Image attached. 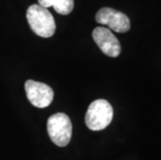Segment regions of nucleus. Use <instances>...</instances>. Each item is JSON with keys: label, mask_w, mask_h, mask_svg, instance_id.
Wrapping results in <instances>:
<instances>
[{"label": "nucleus", "mask_w": 161, "mask_h": 160, "mask_svg": "<svg viewBox=\"0 0 161 160\" xmlns=\"http://www.w3.org/2000/svg\"><path fill=\"white\" fill-rule=\"evenodd\" d=\"M28 24L33 32L42 37H51L55 32L56 25L49 9L40 4L30 5L26 13Z\"/></svg>", "instance_id": "nucleus-1"}, {"label": "nucleus", "mask_w": 161, "mask_h": 160, "mask_svg": "<svg viewBox=\"0 0 161 160\" xmlns=\"http://www.w3.org/2000/svg\"><path fill=\"white\" fill-rule=\"evenodd\" d=\"M114 109L108 101L98 99L88 106L85 114V124L92 131H100L111 123Z\"/></svg>", "instance_id": "nucleus-2"}, {"label": "nucleus", "mask_w": 161, "mask_h": 160, "mask_svg": "<svg viewBox=\"0 0 161 160\" xmlns=\"http://www.w3.org/2000/svg\"><path fill=\"white\" fill-rule=\"evenodd\" d=\"M47 131L51 141L58 147H66L72 138V123L66 113L58 112L48 119Z\"/></svg>", "instance_id": "nucleus-3"}, {"label": "nucleus", "mask_w": 161, "mask_h": 160, "mask_svg": "<svg viewBox=\"0 0 161 160\" xmlns=\"http://www.w3.org/2000/svg\"><path fill=\"white\" fill-rule=\"evenodd\" d=\"M96 21L99 24L107 25L115 32H127L131 27L130 20L125 14L111 8H103L96 14Z\"/></svg>", "instance_id": "nucleus-4"}, {"label": "nucleus", "mask_w": 161, "mask_h": 160, "mask_svg": "<svg viewBox=\"0 0 161 160\" xmlns=\"http://www.w3.org/2000/svg\"><path fill=\"white\" fill-rule=\"evenodd\" d=\"M25 91L29 102L37 108L49 106L54 97L53 90L49 86L35 80L26 81Z\"/></svg>", "instance_id": "nucleus-5"}, {"label": "nucleus", "mask_w": 161, "mask_h": 160, "mask_svg": "<svg viewBox=\"0 0 161 160\" xmlns=\"http://www.w3.org/2000/svg\"><path fill=\"white\" fill-rule=\"evenodd\" d=\"M92 39L104 54L109 57H118L121 53L119 40L106 27L99 26L92 31Z\"/></svg>", "instance_id": "nucleus-6"}, {"label": "nucleus", "mask_w": 161, "mask_h": 160, "mask_svg": "<svg viewBox=\"0 0 161 160\" xmlns=\"http://www.w3.org/2000/svg\"><path fill=\"white\" fill-rule=\"evenodd\" d=\"M39 4L46 8H53L60 15H69L74 8V0H37Z\"/></svg>", "instance_id": "nucleus-7"}]
</instances>
